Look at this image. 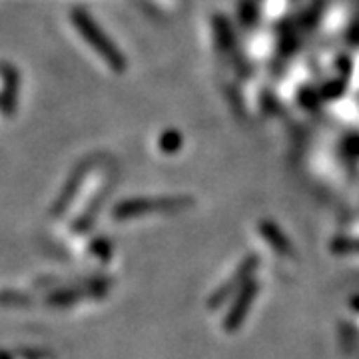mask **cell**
<instances>
[{
    "label": "cell",
    "instance_id": "2",
    "mask_svg": "<svg viewBox=\"0 0 359 359\" xmlns=\"http://www.w3.org/2000/svg\"><path fill=\"white\" fill-rule=\"evenodd\" d=\"M0 78H2V88H0V114L4 118H13L16 112L18 102V84L20 74L11 62H0Z\"/></svg>",
    "mask_w": 359,
    "mask_h": 359
},
{
    "label": "cell",
    "instance_id": "1",
    "mask_svg": "<svg viewBox=\"0 0 359 359\" xmlns=\"http://www.w3.org/2000/svg\"><path fill=\"white\" fill-rule=\"evenodd\" d=\"M70 18H72V22L76 25L78 32L82 34V39L86 40V42H90V44L94 46V50L98 52L108 65L112 66L114 70H122V68H124V58L118 54V50L114 48V44L106 39V34L96 26V22L90 18L88 14L84 13V11H72Z\"/></svg>",
    "mask_w": 359,
    "mask_h": 359
}]
</instances>
